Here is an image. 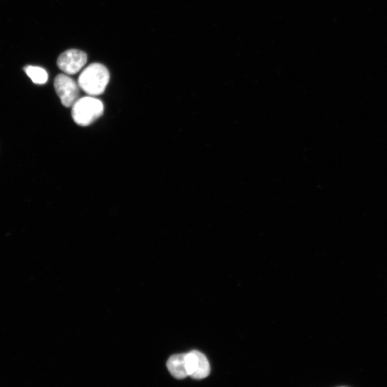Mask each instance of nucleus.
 <instances>
[{
  "mask_svg": "<svg viewBox=\"0 0 387 387\" xmlns=\"http://www.w3.org/2000/svg\"><path fill=\"white\" fill-rule=\"evenodd\" d=\"M110 74L105 66L92 64L82 71L78 78L79 87L92 96L101 95L105 90Z\"/></svg>",
  "mask_w": 387,
  "mask_h": 387,
  "instance_id": "nucleus-1",
  "label": "nucleus"
},
{
  "mask_svg": "<svg viewBox=\"0 0 387 387\" xmlns=\"http://www.w3.org/2000/svg\"><path fill=\"white\" fill-rule=\"evenodd\" d=\"M103 113V103L92 96L79 98L72 106V117L79 126H88Z\"/></svg>",
  "mask_w": 387,
  "mask_h": 387,
  "instance_id": "nucleus-2",
  "label": "nucleus"
},
{
  "mask_svg": "<svg viewBox=\"0 0 387 387\" xmlns=\"http://www.w3.org/2000/svg\"><path fill=\"white\" fill-rule=\"evenodd\" d=\"M54 87L63 105L66 107H72L79 99L78 85L66 74H59L55 78Z\"/></svg>",
  "mask_w": 387,
  "mask_h": 387,
  "instance_id": "nucleus-3",
  "label": "nucleus"
},
{
  "mask_svg": "<svg viewBox=\"0 0 387 387\" xmlns=\"http://www.w3.org/2000/svg\"><path fill=\"white\" fill-rule=\"evenodd\" d=\"M87 54L81 50L71 49L63 52L57 61L59 68L67 75L78 73L87 63Z\"/></svg>",
  "mask_w": 387,
  "mask_h": 387,
  "instance_id": "nucleus-4",
  "label": "nucleus"
},
{
  "mask_svg": "<svg viewBox=\"0 0 387 387\" xmlns=\"http://www.w3.org/2000/svg\"><path fill=\"white\" fill-rule=\"evenodd\" d=\"M186 361L189 377L196 379H202L210 374V363L203 353L198 351H191L187 353Z\"/></svg>",
  "mask_w": 387,
  "mask_h": 387,
  "instance_id": "nucleus-5",
  "label": "nucleus"
},
{
  "mask_svg": "<svg viewBox=\"0 0 387 387\" xmlns=\"http://www.w3.org/2000/svg\"><path fill=\"white\" fill-rule=\"evenodd\" d=\"M187 353L173 355L168 361L167 367L171 374L178 379H182L187 377L186 361Z\"/></svg>",
  "mask_w": 387,
  "mask_h": 387,
  "instance_id": "nucleus-6",
  "label": "nucleus"
},
{
  "mask_svg": "<svg viewBox=\"0 0 387 387\" xmlns=\"http://www.w3.org/2000/svg\"><path fill=\"white\" fill-rule=\"evenodd\" d=\"M25 73L36 85H45L48 81V75L46 71L38 66H27Z\"/></svg>",
  "mask_w": 387,
  "mask_h": 387,
  "instance_id": "nucleus-7",
  "label": "nucleus"
}]
</instances>
